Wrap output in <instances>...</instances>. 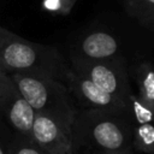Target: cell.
Masks as SVG:
<instances>
[{
    "label": "cell",
    "instance_id": "obj_1",
    "mask_svg": "<svg viewBox=\"0 0 154 154\" xmlns=\"http://www.w3.org/2000/svg\"><path fill=\"white\" fill-rule=\"evenodd\" d=\"M134 122L129 107L123 109L78 108L72 130L78 149L103 153L132 149Z\"/></svg>",
    "mask_w": 154,
    "mask_h": 154
},
{
    "label": "cell",
    "instance_id": "obj_2",
    "mask_svg": "<svg viewBox=\"0 0 154 154\" xmlns=\"http://www.w3.org/2000/svg\"><path fill=\"white\" fill-rule=\"evenodd\" d=\"M0 69L7 73L48 76L66 83L71 66L58 48L31 42L11 32L0 46Z\"/></svg>",
    "mask_w": 154,
    "mask_h": 154
},
{
    "label": "cell",
    "instance_id": "obj_3",
    "mask_svg": "<svg viewBox=\"0 0 154 154\" xmlns=\"http://www.w3.org/2000/svg\"><path fill=\"white\" fill-rule=\"evenodd\" d=\"M8 75L36 113H47L75 120L78 106L66 83L42 75L22 72Z\"/></svg>",
    "mask_w": 154,
    "mask_h": 154
},
{
    "label": "cell",
    "instance_id": "obj_4",
    "mask_svg": "<svg viewBox=\"0 0 154 154\" xmlns=\"http://www.w3.org/2000/svg\"><path fill=\"white\" fill-rule=\"evenodd\" d=\"M70 61L71 69L77 75L90 79L107 93L128 103L132 89L130 84V69L123 55L97 60L72 55Z\"/></svg>",
    "mask_w": 154,
    "mask_h": 154
},
{
    "label": "cell",
    "instance_id": "obj_5",
    "mask_svg": "<svg viewBox=\"0 0 154 154\" xmlns=\"http://www.w3.org/2000/svg\"><path fill=\"white\" fill-rule=\"evenodd\" d=\"M73 120L36 113L31 140L48 154H78L73 140Z\"/></svg>",
    "mask_w": 154,
    "mask_h": 154
},
{
    "label": "cell",
    "instance_id": "obj_6",
    "mask_svg": "<svg viewBox=\"0 0 154 154\" xmlns=\"http://www.w3.org/2000/svg\"><path fill=\"white\" fill-rule=\"evenodd\" d=\"M36 112L24 99L11 76L0 69V118H4L17 135L31 138Z\"/></svg>",
    "mask_w": 154,
    "mask_h": 154
},
{
    "label": "cell",
    "instance_id": "obj_7",
    "mask_svg": "<svg viewBox=\"0 0 154 154\" xmlns=\"http://www.w3.org/2000/svg\"><path fill=\"white\" fill-rule=\"evenodd\" d=\"M78 108H95V109H123L128 108V103L119 97L107 93L97 84L77 75L72 69L66 79Z\"/></svg>",
    "mask_w": 154,
    "mask_h": 154
},
{
    "label": "cell",
    "instance_id": "obj_8",
    "mask_svg": "<svg viewBox=\"0 0 154 154\" xmlns=\"http://www.w3.org/2000/svg\"><path fill=\"white\" fill-rule=\"evenodd\" d=\"M76 55L85 59H112L120 57L119 40L108 31L95 30L83 35L75 48Z\"/></svg>",
    "mask_w": 154,
    "mask_h": 154
},
{
    "label": "cell",
    "instance_id": "obj_9",
    "mask_svg": "<svg viewBox=\"0 0 154 154\" xmlns=\"http://www.w3.org/2000/svg\"><path fill=\"white\" fill-rule=\"evenodd\" d=\"M130 72L137 84L138 96L154 107V64L140 61L130 69Z\"/></svg>",
    "mask_w": 154,
    "mask_h": 154
},
{
    "label": "cell",
    "instance_id": "obj_10",
    "mask_svg": "<svg viewBox=\"0 0 154 154\" xmlns=\"http://www.w3.org/2000/svg\"><path fill=\"white\" fill-rule=\"evenodd\" d=\"M126 13L141 25L154 30V0H123Z\"/></svg>",
    "mask_w": 154,
    "mask_h": 154
},
{
    "label": "cell",
    "instance_id": "obj_11",
    "mask_svg": "<svg viewBox=\"0 0 154 154\" xmlns=\"http://www.w3.org/2000/svg\"><path fill=\"white\" fill-rule=\"evenodd\" d=\"M132 149L146 154H154V123L134 124Z\"/></svg>",
    "mask_w": 154,
    "mask_h": 154
},
{
    "label": "cell",
    "instance_id": "obj_12",
    "mask_svg": "<svg viewBox=\"0 0 154 154\" xmlns=\"http://www.w3.org/2000/svg\"><path fill=\"white\" fill-rule=\"evenodd\" d=\"M128 106L134 124L154 123V107L143 101L137 93H131L128 99Z\"/></svg>",
    "mask_w": 154,
    "mask_h": 154
},
{
    "label": "cell",
    "instance_id": "obj_13",
    "mask_svg": "<svg viewBox=\"0 0 154 154\" xmlns=\"http://www.w3.org/2000/svg\"><path fill=\"white\" fill-rule=\"evenodd\" d=\"M8 154H48L40 146H37L31 138L17 135L11 146L8 147Z\"/></svg>",
    "mask_w": 154,
    "mask_h": 154
},
{
    "label": "cell",
    "instance_id": "obj_14",
    "mask_svg": "<svg viewBox=\"0 0 154 154\" xmlns=\"http://www.w3.org/2000/svg\"><path fill=\"white\" fill-rule=\"evenodd\" d=\"M76 2L77 0H43L42 8L52 14L67 16Z\"/></svg>",
    "mask_w": 154,
    "mask_h": 154
},
{
    "label": "cell",
    "instance_id": "obj_15",
    "mask_svg": "<svg viewBox=\"0 0 154 154\" xmlns=\"http://www.w3.org/2000/svg\"><path fill=\"white\" fill-rule=\"evenodd\" d=\"M11 34V31H8V30H6L5 28H2V26H0V46L4 43V41L8 37V35Z\"/></svg>",
    "mask_w": 154,
    "mask_h": 154
},
{
    "label": "cell",
    "instance_id": "obj_16",
    "mask_svg": "<svg viewBox=\"0 0 154 154\" xmlns=\"http://www.w3.org/2000/svg\"><path fill=\"white\" fill-rule=\"evenodd\" d=\"M106 154H134V153H132V149H125V150L111 152V153H106Z\"/></svg>",
    "mask_w": 154,
    "mask_h": 154
},
{
    "label": "cell",
    "instance_id": "obj_17",
    "mask_svg": "<svg viewBox=\"0 0 154 154\" xmlns=\"http://www.w3.org/2000/svg\"><path fill=\"white\" fill-rule=\"evenodd\" d=\"M81 154H106L103 152H99V150H88V149H83V152Z\"/></svg>",
    "mask_w": 154,
    "mask_h": 154
},
{
    "label": "cell",
    "instance_id": "obj_18",
    "mask_svg": "<svg viewBox=\"0 0 154 154\" xmlns=\"http://www.w3.org/2000/svg\"><path fill=\"white\" fill-rule=\"evenodd\" d=\"M0 154H8V149L5 150V149L1 147V144H0Z\"/></svg>",
    "mask_w": 154,
    "mask_h": 154
}]
</instances>
